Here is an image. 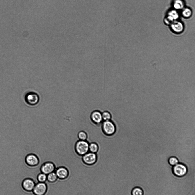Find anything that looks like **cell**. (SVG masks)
Masks as SVG:
<instances>
[{
	"mask_svg": "<svg viewBox=\"0 0 195 195\" xmlns=\"http://www.w3.org/2000/svg\"><path fill=\"white\" fill-rule=\"evenodd\" d=\"M25 100L27 104L34 105L37 104L39 100V97L36 93L30 92L28 93L25 96Z\"/></svg>",
	"mask_w": 195,
	"mask_h": 195,
	"instance_id": "cell-7",
	"label": "cell"
},
{
	"mask_svg": "<svg viewBox=\"0 0 195 195\" xmlns=\"http://www.w3.org/2000/svg\"><path fill=\"white\" fill-rule=\"evenodd\" d=\"M181 10V15L185 18H189L192 15V11L189 7H184Z\"/></svg>",
	"mask_w": 195,
	"mask_h": 195,
	"instance_id": "cell-15",
	"label": "cell"
},
{
	"mask_svg": "<svg viewBox=\"0 0 195 195\" xmlns=\"http://www.w3.org/2000/svg\"><path fill=\"white\" fill-rule=\"evenodd\" d=\"M90 117L92 121L96 124H100L103 120L102 113L98 110H95L93 112Z\"/></svg>",
	"mask_w": 195,
	"mask_h": 195,
	"instance_id": "cell-13",
	"label": "cell"
},
{
	"mask_svg": "<svg viewBox=\"0 0 195 195\" xmlns=\"http://www.w3.org/2000/svg\"><path fill=\"white\" fill-rule=\"evenodd\" d=\"M168 162L171 165L174 166L178 163V160L176 157L172 156L169 158Z\"/></svg>",
	"mask_w": 195,
	"mask_h": 195,
	"instance_id": "cell-22",
	"label": "cell"
},
{
	"mask_svg": "<svg viewBox=\"0 0 195 195\" xmlns=\"http://www.w3.org/2000/svg\"><path fill=\"white\" fill-rule=\"evenodd\" d=\"M47 189L45 182H38L35 184L32 192L34 195H45Z\"/></svg>",
	"mask_w": 195,
	"mask_h": 195,
	"instance_id": "cell-6",
	"label": "cell"
},
{
	"mask_svg": "<svg viewBox=\"0 0 195 195\" xmlns=\"http://www.w3.org/2000/svg\"><path fill=\"white\" fill-rule=\"evenodd\" d=\"M171 29L173 32L179 34L182 32L184 29V25L183 23L180 21L176 20L173 22L170 25Z\"/></svg>",
	"mask_w": 195,
	"mask_h": 195,
	"instance_id": "cell-10",
	"label": "cell"
},
{
	"mask_svg": "<svg viewBox=\"0 0 195 195\" xmlns=\"http://www.w3.org/2000/svg\"><path fill=\"white\" fill-rule=\"evenodd\" d=\"M35 184V182L32 179L26 178L23 180L22 185L23 188L25 191L33 193L32 191Z\"/></svg>",
	"mask_w": 195,
	"mask_h": 195,
	"instance_id": "cell-9",
	"label": "cell"
},
{
	"mask_svg": "<svg viewBox=\"0 0 195 195\" xmlns=\"http://www.w3.org/2000/svg\"><path fill=\"white\" fill-rule=\"evenodd\" d=\"M25 161L27 165L31 166H35L39 162V160L37 157L33 154H28L25 157Z\"/></svg>",
	"mask_w": 195,
	"mask_h": 195,
	"instance_id": "cell-11",
	"label": "cell"
},
{
	"mask_svg": "<svg viewBox=\"0 0 195 195\" xmlns=\"http://www.w3.org/2000/svg\"><path fill=\"white\" fill-rule=\"evenodd\" d=\"M37 179L38 182H45L47 180V175L41 172L37 175Z\"/></svg>",
	"mask_w": 195,
	"mask_h": 195,
	"instance_id": "cell-18",
	"label": "cell"
},
{
	"mask_svg": "<svg viewBox=\"0 0 195 195\" xmlns=\"http://www.w3.org/2000/svg\"><path fill=\"white\" fill-rule=\"evenodd\" d=\"M89 142L87 140H78L75 142L74 149L77 155L82 156L89 151Z\"/></svg>",
	"mask_w": 195,
	"mask_h": 195,
	"instance_id": "cell-1",
	"label": "cell"
},
{
	"mask_svg": "<svg viewBox=\"0 0 195 195\" xmlns=\"http://www.w3.org/2000/svg\"><path fill=\"white\" fill-rule=\"evenodd\" d=\"M102 120L104 121L110 120L111 118V115L110 112L105 111L102 113Z\"/></svg>",
	"mask_w": 195,
	"mask_h": 195,
	"instance_id": "cell-21",
	"label": "cell"
},
{
	"mask_svg": "<svg viewBox=\"0 0 195 195\" xmlns=\"http://www.w3.org/2000/svg\"><path fill=\"white\" fill-rule=\"evenodd\" d=\"M187 169L184 164L178 163L172 168L173 173L176 176L181 177L184 176L187 172Z\"/></svg>",
	"mask_w": 195,
	"mask_h": 195,
	"instance_id": "cell-4",
	"label": "cell"
},
{
	"mask_svg": "<svg viewBox=\"0 0 195 195\" xmlns=\"http://www.w3.org/2000/svg\"><path fill=\"white\" fill-rule=\"evenodd\" d=\"M142 190L139 187H136L132 190L131 194L133 195H141L143 194Z\"/></svg>",
	"mask_w": 195,
	"mask_h": 195,
	"instance_id": "cell-20",
	"label": "cell"
},
{
	"mask_svg": "<svg viewBox=\"0 0 195 195\" xmlns=\"http://www.w3.org/2000/svg\"><path fill=\"white\" fill-rule=\"evenodd\" d=\"M77 136L78 140H87L88 137L87 133L83 131L79 132L77 134Z\"/></svg>",
	"mask_w": 195,
	"mask_h": 195,
	"instance_id": "cell-19",
	"label": "cell"
},
{
	"mask_svg": "<svg viewBox=\"0 0 195 195\" xmlns=\"http://www.w3.org/2000/svg\"><path fill=\"white\" fill-rule=\"evenodd\" d=\"M102 129L104 134L108 136H112L116 132V126L113 122L110 120L104 121L102 125Z\"/></svg>",
	"mask_w": 195,
	"mask_h": 195,
	"instance_id": "cell-2",
	"label": "cell"
},
{
	"mask_svg": "<svg viewBox=\"0 0 195 195\" xmlns=\"http://www.w3.org/2000/svg\"><path fill=\"white\" fill-rule=\"evenodd\" d=\"M179 16V14L177 10L174 9H171L167 12L164 21L166 24L170 25L173 22L176 20Z\"/></svg>",
	"mask_w": 195,
	"mask_h": 195,
	"instance_id": "cell-5",
	"label": "cell"
},
{
	"mask_svg": "<svg viewBox=\"0 0 195 195\" xmlns=\"http://www.w3.org/2000/svg\"><path fill=\"white\" fill-rule=\"evenodd\" d=\"M55 170L54 164L50 162H47L43 163L41 166L40 171L41 172L47 175L54 172Z\"/></svg>",
	"mask_w": 195,
	"mask_h": 195,
	"instance_id": "cell-8",
	"label": "cell"
},
{
	"mask_svg": "<svg viewBox=\"0 0 195 195\" xmlns=\"http://www.w3.org/2000/svg\"><path fill=\"white\" fill-rule=\"evenodd\" d=\"M58 178L64 179L67 178L69 174L68 170L65 167L61 166L56 168L55 171Z\"/></svg>",
	"mask_w": 195,
	"mask_h": 195,
	"instance_id": "cell-12",
	"label": "cell"
},
{
	"mask_svg": "<svg viewBox=\"0 0 195 195\" xmlns=\"http://www.w3.org/2000/svg\"><path fill=\"white\" fill-rule=\"evenodd\" d=\"M89 151L96 153L99 150V146L96 142H92L89 143Z\"/></svg>",
	"mask_w": 195,
	"mask_h": 195,
	"instance_id": "cell-16",
	"label": "cell"
},
{
	"mask_svg": "<svg viewBox=\"0 0 195 195\" xmlns=\"http://www.w3.org/2000/svg\"><path fill=\"white\" fill-rule=\"evenodd\" d=\"M97 158L96 153L89 151L82 156V160L85 165L91 166L97 162Z\"/></svg>",
	"mask_w": 195,
	"mask_h": 195,
	"instance_id": "cell-3",
	"label": "cell"
},
{
	"mask_svg": "<svg viewBox=\"0 0 195 195\" xmlns=\"http://www.w3.org/2000/svg\"><path fill=\"white\" fill-rule=\"evenodd\" d=\"M58 177L55 171L51 172L47 175V181L52 183L55 182L58 179Z\"/></svg>",
	"mask_w": 195,
	"mask_h": 195,
	"instance_id": "cell-17",
	"label": "cell"
},
{
	"mask_svg": "<svg viewBox=\"0 0 195 195\" xmlns=\"http://www.w3.org/2000/svg\"><path fill=\"white\" fill-rule=\"evenodd\" d=\"M172 6L174 9L180 10L184 7L185 3L183 0H173Z\"/></svg>",
	"mask_w": 195,
	"mask_h": 195,
	"instance_id": "cell-14",
	"label": "cell"
}]
</instances>
